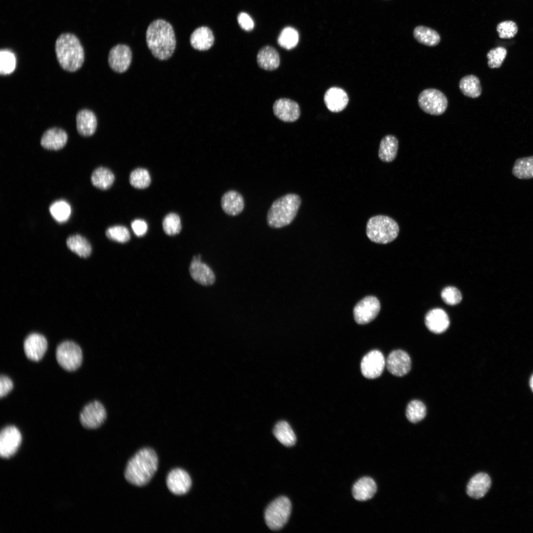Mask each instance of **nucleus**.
I'll return each mask as SVG.
<instances>
[{"instance_id": "nucleus-24", "label": "nucleus", "mask_w": 533, "mask_h": 533, "mask_svg": "<svg viewBox=\"0 0 533 533\" xmlns=\"http://www.w3.org/2000/svg\"><path fill=\"white\" fill-rule=\"evenodd\" d=\"M189 270L192 279L201 285H211L215 281V275L211 268L201 261H192Z\"/></svg>"}, {"instance_id": "nucleus-45", "label": "nucleus", "mask_w": 533, "mask_h": 533, "mask_svg": "<svg viewBox=\"0 0 533 533\" xmlns=\"http://www.w3.org/2000/svg\"><path fill=\"white\" fill-rule=\"evenodd\" d=\"M237 21L240 27L244 30L250 31L253 30L254 26L253 20L246 13H240L237 16Z\"/></svg>"}, {"instance_id": "nucleus-32", "label": "nucleus", "mask_w": 533, "mask_h": 533, "mask_svg": "<svg viewBox=\"0 0 533 533\" xmlns=\"http://www.w3.org/2000/svg\"><path fill=\"white\" fill-rule=\"evenodd\" d=\"M273 434L276 438L285 446L291 447L296 443L295 434L289 424L285 421H280L275 424Z\"/></svg>"}, {"instance_id": "nucleus-21", "label": "nucleus", "mask_w": 533, "mask_h": 533, "mask_svg": "<svg viewBox=\"0 0 533 533\" xmlns=\"http://www.w3.org/2000/svg\"><path fill=\"white\" fill-rule=\"evenodd\" d=\"M76 129L80 135L88 137L95 132L97 120L92 111L86 109L79 111L76 114Z\"/></svg>"}, {"instance_id": "nucleus-2", "label": "nucleus", "mask_w": 533, "mask_h": 533, "mask_svg": "<svg viewBox=\"0 0 533 533\" xmlns=\"http://www.w3.org/2000/svg\"><path fill=\"white\" fill-rule=\"evenodd\" d=\"M158 457L150 448L139 451L128 462L125 470L126 480L132 485L143 486L152 478L157 470Z\"/></svg>"}, {"instance_id": "nucleus-38", "label": "nucleus", "mask_w": 533, "mask_h": 533, "mask_svg": "<svg viewBox=\"0 0 533 533\" xmlns=\"http://www.w3.org/2000/svg\"><path fill=\"white\" fill-rule=\"evenodd\" d=\"M151 177L148 171L145 169L138 168L131 172L129 177L130 184L137 189H145L151 183Z\"/></svg>"}, {"instance_id": "nucleus-42", "label": "nucleus", "mask_w": 533, "mask_h": 533, "mask_svg": "<svg viewBox=\"0 0 533 533\" xmlns=\"http://www.w3.org/2000/svg\"><path fill=\"white\" fill-rule=\"evenodd\" d=\"M106 234L110 239L119 243H125L130 238L128 229L122 226H114L109 228L106 230Z\"/></svg>"}, {"instance_id": "nucleus-47", "label": "nucleus", "mask_w": 533, "mask_h": 533, "mask_svg": "<svg viewBox=\"0 0 533 533\" xmlns=\"http://www.w3.org/2000/svg\"><path fill=\"white\" fill-rule=\"evenodd\" d=\"M131 227L135 234L138 236H142L146 234L148 229L147 223L141 219H136L131 223Z\"/></svg>"}, {"instance_id": "nucleus-9", "label": "nucleus", "mask_w": 533, "mask_h": 533, "mask_svg": "<svg viewBox=\"0 0 533 533\" xmlns=\"http://www.w3.org/2000/svg\"><path fill=\"white\" fill-rule=\"evenodd\" d=\"M107 418L106 410L98 401L91 402L85 405L79 415L81 424L85 428H96L100 426Z\"/></svg>"}, {"instance_id": "nucleus-36", "label": "nucleus", "mask_w": 533, "mask_h": 533, "mask_svg": "<svg viewBox=\"0 0 533 533\" xmlns=\"http://www.w3.org/2000/svg\"><path fill=\"white\" fill-rule=\"evenodd\" d=\"M49 211L52 217L56 221L63 223L69 218L71 213V208L66 201L58 200L53 202L50 205Z\"/></svg>"}, {"instance_id": "nucleus-33", "label": "nucleus", "mask_w": 533, "mask_h": 533, "mask_svg": "<svg viewBox=\"0 0 533 533\" xmlns=\"http://www.w3.org/2000/svg\"><path fill=\"white\" fill-rule=\"evenodd\" d=\"M68 247L81 258L88 257L91 253V246L88 240L79 234L69 236L66 241Z\"/></svg>"}, {"instance_id": "nucleus-12", "label": "nucleus", "mask_w": 533, "mask_h": 533, "mask_svg": "<svg viewBox=\"0 0 533 533\" xmlns=\"http://www.w3.org/2000/svg\"><path fill=\"white\" fill-rule=\"evenodd\" d=\"M386 365L383 354L378 350L367 353L361 362V371L364 377L373 379L380 376Z\"/></svg>"}, {"instance_id": "nucleus-31", "label": "nucleus", "mask_w": 533, "mask_h": 533, "mask_svg": "<svg viewBox=\"0 0 533 533\" xmlns=\"http://www.w3.org/2000/svg\"><path fill=\"white\" fill-rule=\"evenodd\" d=\"M459 88L463 95L472 98L478 97L482 92L480 80L473 75L461 78L459 82Z\"/></svg>"}, {"instance_id": "nucleus-34", "label": "nucleus", "mask_w": 533, "mask_h": 533, "mask_svg": "<svg viewBox=\"0 0 533 533\" xmlns=\"http://www.w3.org/2000/svg\"><path fill=\"white\" fill-rule=\"evenodd\" d=\"M513 175L519 179L533 178V156L517 159L513 165Z\"/></svg>"}, {"instance_id": "nucleus-46", "label": "nucleus", "mask_w": 533, "mask_h": 533, "mask_svg": "<svg viewBox=\"0 0 533 533\" xmlns=\"http://www.w3.org/2000/svg\"><path fill=\"white\" fill-rule=\"evenodd\" d=\"M13 383L12 380L5 375H1L0 378V397H3L7 395L12 389Z\"/></svg>"}, {"instance_id": "nucleus-13", "label": "nucleus", "mask_w": 533, "mask_h": 533, "mask_svg": "<svg viewBox=\"0 0 533 533\" xmlns=\"http://www.w3.org/2000/svg\"><path fill=\"white\" fill-rule=\"evenodd\" d=\"M132 60V52L130 47L125 44H119L110 50L108 63L114 72L122 73L127 70Z\"/></svg>"}, {"instance_id": "nucleus-41", "label": "nucleus", "mask_w": 533, "mask_h": 533, "mask_svg": "<svg viewBox=\"0 0 533 533\" xmlns=\"http://www.w3.org/2000/svg\"><path fill=\"white\" fill-rule=\"evenodd\" d=\"M507 54V50L502 46L491 49L487 54L488 65L491 69L499 68L504 61Z\"/></svg>"}, {"instance_id": "nucleus-37", "label": "nucleus", "mask_w": 533, "mask_h": 533, "mask_svg": "<svg viewBox=\"0 0 533 533\" xmlns=\"http://www.w3.org/2000/svg\"><path fill=\"white\" fill-rule=\"evenodd\" d=\"M298 41V32L294 28L290 27H286L282 30L277 40L280 46L288 50L294 48Z\"/></svg>"}, {"instance_id": "nucleus-1", "label": "nucleus", "mask_w": 533, "mask_h": 533, "mask_svg": "<svg viewBox=\"0 0 533 533\" xmlns=\"http://www.w3.org/2000/svg\"><path fill=\"white\" fill-rule=\"evenodd\" d=\"M146 43L156 58L165 60L171 57L176 48V40L172 26L163 19H156L148 26Z\"/></svg>"}, {"instance_id": "nucleus-6", "label": "nucleus", "mask_w": 533, "mask_h": 533, "mask_svg": "<svg viewBox=\"0 0 533 533\" xmlns=\"http://www.w3.org/2000/svg\"><path fill=\"white\" fill-rule=\"evenodd\" d=\"M290 500L285 496H280L271 502L266 509L265 519L271 530L281 529L287 522L291 512Z\"/></svg>"}, {"instance_id": "nucleus-19", "label": "nucleus", "mask_w": 533, "mask_h": 533, "mask_svg": "<svg viewBox=\"0 0 533 533\" xmlns=\"http://www.w3.org/2000/svg\"><path fill=\"white\" fill-rule=\"evenodd\" d=\"M348 101L346 92L337 87L328 89L324 96V101L327 109L334 113L340 112L344 109Z\"/></svg>"}, {"instance_id": "nucleus-35", "label": "nucleus", "mask_w": 533, "mask_h": 533, "mask_svg": "<svg viewBox=\"0 0 533 533\" xmlns=\"http://www.w3.org/2000/svg\"><path fill=\"white\" fill-rule=\"evenodd\" d=\"M426 413V409L424 404L419 400H414L408 404L406 416L410 422L416 423L425 417Z\"/></svg>"}, {"instance_id": "nucleus-3", "label": "nucleus", "mask_w": 533, "mask_h": 533, "mask_svg": "<svg viewBox=\"0 0 533 533\" xmlns=\"http://www.w3.org/2000/svg\"><path fill=\"white\" fill-rule=\"evenodd\" d=\"M55 50L59 64L64 70L75 72L82 67L84 61V49L74 34H61L56 40Z\"/></svg>"}, {"instance_id": "nucleus-29", "label": "nucleus", "mask_w": 533, "mask_h": 533, "mask_svg": "<svg viewBox=\"0 0 533 533\" xmlns=\"http://www.w3.org/2000/svg\"><path fill=\"white\" fill-rule=\"evenodd\" d=\"M413 36L419 42L428 46H436L441 40L440 36L436 31L421 25L415 28Z\"/></svg>"}, {"instance_id": "nucleus-27", "label": "nucleus", "mask_w": 533, "mask_h": 533, "mask_svg": "<svg viewBox=\"0 0 533 533\" xmlns=\"http://www.w3.org/2000/svg\"><path fill=\"white\" fill-rule=\"evenodd\" d=\"M257 60L260 68L267 71L276 69L280 64L279 53L274 48L270 46H265L259 50Z\"/></svg>"}, {"instance_id": "nucleus-39", "label": "nucleus", "mask_w": 533, "mask_h": 533, "mask_svg": "<svg viewBox=\"0 0 533 533\" xmlns=\"http://www.w3.org/2000/svg\"><path fill=\"white\" fill-rule=\"evenodd\" d=\"M16 58L13 53L8 50H1L0 52V74L6 75L12 73L15 69Z\"/></svg>"}, {"instance_id": "nucleus-18", "label": "nucleus", "mask_w": 533, "mask_h": 533, "mask_svg": "<svg viewBox=\"0 0 533 533\" xmlns=\"http://www.w3.org/2000/svg\"><path fill=\"white\" fill-rule=\"evenodd\" d=\"M68 141V134L62 128L52 127L46 130L40 139V145L49 150H59L63 148Z\"/></svg>"}, {"instance_id": "nucleus-14", "label": "nucleus", "mask_w": 533, "mask_h": 533, "mask_svg": "<svg viewBox=\"0 0 533 533\" xmlns=\"http://www.w3.org/2000/svg\"><path fill=\"white\" fill-rule=\"evenodd\" d=\"M386 366L391 374L402 377L410 370L411 358L406 352L400 349L395 350L388 355L386 360Z\"/></svg>"}, {"instance_id": "nucleus-8", "label": "nucleus", "mask_w": 533, "mask_h": 533, "mask_svg": "<svg viewBox=\"0 0 533 533\" xmlns=\"http://www.w3.org/2000/svg\"><path fill=\"white\" fill-rule=\"evenodd\" d=\"M448 100L445 94L435 88L422 91L418 97L419 108L425 113L434 115L443 114L448 106Z\"/></svg>"}, {"instance_id": "nucleus-5", "label": "nucleus", "mask_w": 533, "mask_h": 533, "mask_svg": "<svg viewBox=\"0 0 533 533\" xmlns=\"http://www.w3.org/2000/svg\"><path fill=\"white\" fill-rule=\"evenodd\" d=\"M399 227L392 218L385 215H377L371 217L366 226V234L368 238L375 243L387 244L397 237Z\"/></svg>"}, {"instance_id": "nucleus-30", "label": "nucleus", "mask_w": 533, "mask_h": 533, "mask_svg": "<svg viewBox=\"0 0 533 533\" xmlns=\"http://www.w3.org/2000/svg\"><path fill=\"white\" fill-rule=\"evenodd\" d=\"M114 180L113 173L109 169L99 167L93 172L91 181L92 185L101 190H107L113 185Z\"/></svg>"}, {"instance_id": "nucleus-26", "label": "nucleus", "mask_w": 533, "mask_h": 533, "mask_svg": "<svg viewBox=\"0 0 533 533\" xmlns=\"http://www.w3.org/2000/svg\"><path fill=\"white\" fill-rule=\"evenodd\" d=\"M377 491V485L370 477H364L359 479L353 486L352 495L359 501H365L371 498Z\"/></svg>"}, {"instance_id": "nucleus-44", "label": "nucleus", "mask_w": 533, "mask_h": 533, "mask_svg": "<svg viewBox=\"0 0 533 533\" xmlns=\"http://www.w3.org/2000/svg\"><path fill=\"white\" fill-rule=\"evenodd\" d=\"M442 300L449 305H455L459 303L462 300L460 292L457 288L448 286L445 288L441 294Z\"/></svg>"}, {"instance_id": "nucleus-23", "label": "nucleus", "mask_w": 533, "mask_h": 533, "mask_svg": "<svg viewBox=\"0 0 533 533\" xmlns=\"http://www.w3.org/2000/svg\"><path fill=\"white\" fill-rule=\"evenodd\" d=\"M221 203L225 213L232 216L240 214L244 207L243 196L238 191L234 190L225 192L222 197Z\"/></svg>"}, {"instance_id": "nucleus-4", "label": "nucleus", "mask_w": 533, "mask_h": 533, "mask_svg": "<svg viewBox=\"0 0 533 533\" xmlns=\"http://www.w3.org/2000/svg\"><path fill=\"white\" fill-rule=\"evenodd\" d=\"M301 204L300 196L295 193H288L277 198L268 211V225L275 228L289 225L296 216Z\"/></svg>"}, {"instance_id": "nucleus-22", "label": "nucleus", "mask_w": 533, "mask_h": 533, "mask_svg": "<svg viewBox=\"0 0 533 533\" xmlns=\"http://www.w3.org/2000/svg\"><path fill=\"white\" fill-rule=\"evenodd\" d=\"M491 485V480L487 474H477L469 481L466 488L467 494L473 498H482L488 492Z\"/></svg>"}, {"instance_id": "nucleus-43", "label": "nucleus", "mask_w": 533, "mask_h": 533, "mask_svg": "<svg viewBox=\"0 0 533 533\" xmlns=\"http://www.w3.org/2000/svg\"><path fill=\"white\" fill-rule=\"evenodd\" d=\"M496 29L498 37L505 39L514 38L518 31L517 24L512 20H506L499 23Z\"/></svg>"}, {"instance_id": "nucleus-16", "label": "nucleus", "mask_w": 533, "mask_h": 533, "mask_svg": "<svg viewBox=\"0 0 533 533\" xmlns=\"http://www.w3.org/2000/svg\"><path fill=\"white\" fill-rule=\"evenodd\" d=\"M166 484L172 493L176 495H182L190 490L191 480L186 471L180 468H176L172 470L168 474Z\"/></svg>"}, {"instance_id": "nucleus-48", "label": "nucleus", "mask_w": 533, "mask_h": 533, "mask_svg": "<svg viewBox=\"0 0 533 533\" xmlns=\"http://www.w3.org/2000/svg\"><path fill=\"white\" fill-rule=\"evenodd\" d=\"M530 385L531 388L533 392V375L532 376L530 381Z\"/></svg>"}, {"instance_id": "nucleus-40", "label": "nucleus", "mask_w": 533, "mask_h": 533, "mask_svg": "<svg viewBox=\"0 0 533 533\" xmlns=\"http://www.w3.org/2000/svg\"><path fill=\"white\" fill-rule=\"evenodd\" d=\"M162 227L165 233L168 235H174L181 230V223L179 216L176 213L167 214L163 219Z\"/></svg>"}, {"instance_id": "nucleus-25", "label": "nucleus", "mask_w": 533, "mask_h": 533, "mask_svg": "<svg viewBox=\"0 0 533 533\" xmlns=\"http://www.w3.org/2000/svg\"><path fill=\"white\" fill-rule=\"evenodd\" d=\"M190 40L193 48L204 51L208 50L213 45L214 37L209 28L202 26L196 29L192 33Z\"/></svg>"}, {"instance_id": "nucleus-10", "label": "nucleus", "mask_w": 533, "mask_h": 533, "mask_svg": "<svg viewBox=\"0 0 533 533\" xmlns=\"http://www.w3.org/2000/svg\"><path fill=\"white\" fill-rule=\"evenodd\" d=\"M380 308V302L376 297L367 296L360 301L354 306V320L358 324H367L377 317Z\"/></svg>"}, {"instance_id": "nucleus-15", "label": "nucleus", "mask_w": 533, "mask_h": 533, "mask_svg": "<svg viewBox=\"0 0 533 533\" xmlns=\"http://www.w3.org/2000/svg\"><path fill=\"white\" fill-rule=\"evenodd\" d=\"M47 348L46 338L38 333L28 335L24 342V350L26 357L33 361H38L43 357Z\"/></svg>"}, {"instance_id": "nucleus-17", "label": "nucleus", "mask_w": 533, "mask_h": 533, "mask_svg": "<svg viewBox=\"0 0 533 533\" xmlns=\"http://www.w3.org/2000/svg\"><path fill=\"white\" fill-rule=\"evenodd\" d=\"M275 115L285 122H293L300 116L301 111L299 104L295 101L287 98L277 100L273 105Z\"/></svg>"}, {"instance_id": "nucleus-28", "label": "nucleus", "mask_w": 533, "mask_h": 533, "mask_svg": "<svg viewBox=\"0 0 533 533\" xmlns=\"http://www.w3.org/2000/svg\"><path fill=\"white\" fill-rule=\"evenodd\" d=\"M398 140L392 135H387L381 141L378 155L383 162H390L393 161L397 154Z\"/></svg>"}, {"instance_id": "nucleus-11", "label": "nucleus", "mask_w": 533, "mask_h": 533, "mask_svg": "<svg viewBox=\"0 0 533 533\" xmlns=\"http://www.w3.org/2000/svg\"><path fill=\"white\" fill-rule=\"evenodd\" d=\"M22 441V435L15 426L9 425L0 433V455L3 458L12 457L17 451Z\"/></svg>"}, {"instance_id": "nucleus-20", "label": "nucleus", "mask_w": 533, "mask_h": 533, "mask_svg": "<svg viewBox=\"0 0 533 533\" xmlns=\"http://www.w3.org/2000/svg\"><path fill=\"white\" fill-rule=\"evenodd\" d=\"M425 324L428 329L435 334L445 332L450 325L447 313L441 308L430 310L425 317Z\"/></svg>"}, {"instance_id": "nucleus-7", "label": "nucleus", "mask_w": 533, "mask_h": 533, "mask_svg": "<svg viewBox=\"0 0 533 533\" xmlns=\"http://www.w3.org/2000/svg\"><path fill=\"white\" fill-rule=\"evenodd\" d=\"M57 361L59 365L68 371H74L81 365L82 353L79 346L72 341H65L57 347Z\"/></svg>"}]
</instances>
